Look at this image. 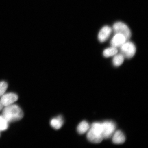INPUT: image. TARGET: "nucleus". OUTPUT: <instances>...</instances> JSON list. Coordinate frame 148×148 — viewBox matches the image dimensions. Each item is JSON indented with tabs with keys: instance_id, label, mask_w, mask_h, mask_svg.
<instances>
[{
	"instance_id": "1",
	"label": "nucleus",
	"mask_w": 148,
	"mask_h": 148,
	"mask_svg": "<svg viewBox=\"0 0 148 148\" xmlns=\"http://www.w3.org/2000/svg\"><path fill=\"white\" fill-rule=\"evenodd\" d=\"M3 116L8 122H14L21 119L24 114L19 106L12 104L5 107L3 109Z\"/></svg>"
},
{
	"instance_id": "2",
	"label": "nucleus",
	"mask_w": 148,
	"mask_h": 148,
	"mask_svg": "<svg viewBox=\"0 0 148 148\" xmlns=\"http://www.w3.org/2000/svg\"><path fill=\"white\" fill-rule=\"evenodd\" d=\"M112 29L115 34H120L124 36L126 42L131 38V33L130 29L125 23L122 22H117L114 24Z\"/></svg>"
},
{
	"instance_id": "3",
	"label": "nucleus",
	"mask_w": 148,
	"mask_h": 148,
	"mask_svg": "<svg viewBox=\"0 0 148 148\" xmlns=\"http://www.w3.org/2000/svg\"><path fill=\"white\" fill-rule=\"evenodd\" d=\"M120 53L125 58L130 59L135 55L136 48L132 42L127 41L120 47Z\"/></svg>"
},
{
	"instance_id": "4",
	"label": "nucleus",
	"mask_w": 148,
	"mask_h": 148,
	"mask_svg": "<svg viewBox=\"0 0 148 148\" xmlns=\"http://www.w3.org/2000/svg\"><path fill=\"white\" fill-rule=\"evenodd\" d=\"M102 136L103 139H108L112 136L116 131V125L114 122L106 121L101 123Z\"/></svg>"
},
{
	"instance_id": "5",
	"label": "nucleus",
	"mask_w": 148,
	"mask_h": 148,
	"mask_svg": "<svg viewBox=\"0 0 148 148\" xmlns=\"http://www.w3.org/2000/svg\"><path fill=\"white\" fill-rule=\"evenodd\" d=\"M87 132V138L89 141L92 143H99L103 139L101 133L93 127L90 126Z\"/></svg>"
},
{
	"instance_id": "6",
	"label": "nucleus",
	"mask_w": 148,
	"mask_h": 148,
	"mask_svg": "<svg viewBox=\"0 0 148 148\" xmlns=\"http://www.w3.org/2000/svg\"><path fill=\"white\" fill-rule=\"evenodd\" d=\"M18 96L14 93H9L3 94L2 96L1 101L3 106L5 107L12 105L18 100Z\"/></svg>"
},
{
	"instance_id": "7",
	"label": "nucleus",
	"mask_w": 148,
	"mask_h": 148,
	"mask_svg": "<svg viewBox=\"0 0 148 148\" xmlns=\"http://www.w3.org/2000/svg\"><path fill=\"white\" fill-rule=\"evenodd\" d=\"M126 42L125 38L123 35L116 34L110 42V45L112 47H120Z\"/></svg>"
},
{
	"instance_id": "8",
	"label": "nucleus",
	"mask_w": 148,
	"mask_h": 148,
	"mask_svg": "<svg viewBox=\"0 0 148 148\" xmlns=\"http://www.w3.org/2000/svg\"><path fill=\"white\" fill-rule=\"evenodd\" d=\"M112 29L110 27L105 26L103 27L99 31L98 35V39L99 41L101 42L106 41L110 37Z\"/></svg>"
},
{
	"instance_id": "9",
	"label": "nucleus",
	"mask_w": 148,
	"mask_h": 148,
	"mask_svg": "<svg viewBox=\"0 0 148 148\" xmlns=\"http://www.w3.org/2000/svg\"><path fill=\"white\" fill-rule=\"evenodd\" d=\"M113 142L116 144H123L125 141V138L124 134L121 131H115L112 136Z\"/></svg>"
},
{
	"instance_id": "10",
	"label": "nucleus",
	"mask_w": 148,
	"mask_h": 148,
	"mask_svg": "<svg viewBox=\"0 0 148 148\" xmlns=\"http://www.w3.org/2000/svg\"><path fill=\"white\" fill-rule=\"evenodd\" d=\"M64 124V120L62 116H59L53 118L50 122V124L53 128L56 130L60 129Z\"/></svg>"
},
{
	"instance_id": "11",
	"label": "nucleus",
	"mask_w": 148,
	"mask_h": 148,
	"mask_svg": "<svg viewBox=\"0 0 148 148\" xmlns=\"http://www.w3.org/2000/svg\"><path fill=\"white\" fill-rule=\"evenodd\" d=\"M90 125L87 122L83 121L79 123L77 127V130L79 134H83L87 132L90 127Z\"/></svg>"
},
{
	"instance_id": "12",
	"label": "nucleus",
	"mask_w": 148,
	"mask_h": 148,
	"mask_svg": "<svg viewBox=\"0 0 148 148\" xmlns=\"http://www.w3.org/2000/svg\"><path fill=\"white\" fill-rule=\"evenodd\" d=\"M124 57L121 53L116 54L113 59V64L114 66H119L123 64L124 62Z\"/></svg>"
},
{
	"instance_id": "13",
	"label": "nucleus",
	"mask_w": 148,
	"mask_h": 148,
	"mask_svg": "<svg viewBox=\"0 0 148 148\" xmlns=\"http://www.w3.org/2000/svg\"><path fill=\"white\" fill-rule=\"evenodd\" d=\"M118 51L117 48L112 47L105 49L103 54L105 57H108L117 54Z\"/></svg>"
},
{
	"instance_id": "14",
	"label": "nucleus",
	"mask_w": 148,
	"mask_h": 148,
	"mask_svg": "<svg viewBox=\"0 0 148 148\" xmlns=\"http://www.w3.org/2000/svg\"><path fill=\"white\" fill-rule=\"evenodd\" d=\"M8 123L3 116H0V131L6 130L8 128Z\"/></svg>"
},
{
	"instance_id": "15",
	"label": "nucleus",
	"mask_w": 148,
	"mask_h": 148,
	"mask_svg": "<svg viewBox=\"0 0 148 148\" xmlns=\"http://www.w3.org/2000/svg\"><path fill=\"white\" fill-rule=\"evenodd\" d=\"M8 85L6 82L2 81L0 82V97L4 94L8 88Z\"/></svg>"
},
{
	"instance_id": "16",
	"label": "nucleus",
	"mask_w": 148,
	"mask_h": 148,
	"mask_svg": "<svg viewBox=\"0 0 148 148\" xmlns=\"http://www.w3.org/2000/svg\"><path fill=\"white\" fill-rule=\"evenodd\" d=\"M3 105L2 104L1 101H0V110H1L3 109Z\"/></svg>"
},
{
	"instance_id": "17",
	"label": "nucleus",
	"mask_w": 148,
	"mask_h": 148,
	"mask_svg": "<svg viewBox=\"0 0 148 148\" xmlns=\"http://www.w3.org/2000/svg\"><path fill=\"white\" fill-rule=\"evenodd\" d=\"M0 135H1V134H0Z\"/></svg>"
}]
</instances>
